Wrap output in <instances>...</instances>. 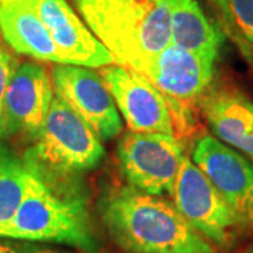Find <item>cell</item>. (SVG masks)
Here are the masks:
<instances>
[{
    "instance_id": "obj_16",
    "label": "cell",
    "mask_w": 253,
    "mask_h": 253,
    "mask_svg": "<svg viewBox=\"0 0 253 253\" xmlns=\"http://www.w3.org/2000/svg\"><path fill=\"white\" fill-rule=\"evenodd\" d=\"M28 176L23 156L0 141V238L23 201Z\"/></svg>"
},
{
    "instance_id": "obj_20",
    "label": "cell",
    "mask_w": 253,
    "mask_h": 253,
    "mask_svg": "<svg viewBox=\"0 0 253 253\" xmlns=\"http://www.w3.org/2000/svg\"><path fill=\"white\" fill-rule=\"evenodd\" d=\"M238 253H253V244H251L249 246H246V248H244L241 252Z\"/></svg>"
},
{
    "instance_id": "obj_12",
    "label": "cell",
    "mask_w": 253,
    "mask_h": 253,
    "mask_svg": "<svg viewBox=\"0 0 253 253\" xmlns=\"http://www.w3.org/2000/svg\"><path fill=\"white\" fill-rule=\"evenodd\" d=\"M214 71V61L170 42L156 56L146 79L152 82L166 100L184 106L204 96Z\"/></svg>"
},
{
    "instance_id": "obj_7",
    "label": "cell",
    "mask_w": 253,
    "mask_h": 253,
    "mask_svg": "<svg viewBox=\"0 0 253 253\" xmlns=\"http://www.w3.org/2000/svg\"><path fill=\"white\" fill-rule=\"evenodd\" d=\"M193 162L214 183L234 211L244 232L253 234V161L221 142L204 135L193 149Z\"/></svg>"
},
{
    "instance_id": "obj_3",
    "label": "cell",
    "mask_w": 253,
    "mask_h": 253,
    "mask_svg": "<svg viewBox=\"0 0 253 253\" xmlns=\"http://www.w3.org/2000/svg\"><path fill=\"white\" fill-rule=\"evenodd\" d=\"M86 26L114 62L146 78L156 56L170 44L166 0H73Z\"/></svg>"
},
{
    "instance_id": "obj_17",
    "label": "cell",
    "mask_w": 253,
    "mask_h": 253,
    "mask_svg": "<svg viewBox=\"0 0 253 253\" xmlns=\"http://www.w3.org/2000/svg\"><path fill=\"white\" fill-rule=\"evenodd\" d=\"M225 36L253 62V0H210Z\"/></svg>"
},
{
    "instance_id": "obj_8",
    "label": "cell",
    "mask_w": 253,
    "mask_h": 253,
    "mask_svg": "<svg viewBox=\"0 0 253 253\" xmlns=\"http://www.w3.org/2000/svg\"><path fill=\"white\" fill-rule=\"evenodd\" d=\"M55 97L52 76L42 65L21 63L0 107V141L34 138L42 128Z\"/></svg>"
},
{
    "instance_id": "obj_5",
    "label": "cell",
    "mask_w": 253,
    "mask_h": 253,
    "mask_svg": "<svg viewBox=\"0 0 253 253\" xmlns=\"http://www.w3.org/2000/svg\"><path fill=\"white\" fill-rule=\"evenodd\" d=\"M172 197L183 217L221 251L231 249L244 232L214 183L187 156H184L174 181Z\"/></svg>"
},
{
    "instance_id": "obj_15",
    "label": "cell",
    "mask_w": 253,
    "mask_h": 253,
    "mask_svg": "<svg viewBox=\"0 0 253 253\" xmlns=\"http://www.w3.org/2000/svg\"><path fill=\"white\" fill-rule=\"evenodd\" d=\"M170 11V42L217 62L225 33L200 7L197 0H166Z\"/></svg>"
},
{
    "instance_id": "obj_13",
    "label": "cell",
    "mask_w": 253,
    "mask_h": 253,
    "mask_svg": "<svg viewBox=\"0 0 253 253\" xmlns=\"http://www.w3.org/2000/svg\"><path fill=\"white\" fill-rule=\"evenodd\" d=\"M201 110L215 138L253 161V100L234 89L207 90Z\"/></svg>"
},
{
    "instance_id": "obj_11",
    "label": "cell",
    "mask_w": 253,
    "mask_h": 253,
    "mask_svg": "<svg viewBox=\"0 0 253 253\" xmlns=\"http://www.w3.org/2000/svg\"><path fill=\"white\" fill-rule=\"evenodd\" d=\"M44 23L68 65L103 68L114 58L66 0H27Z\"/></svg>"
},
{
    "instance_id": "obj_4",
    "label": "cell",
    "mask_w": 253,
    "mask_h": 253,
    "mask_svg": "<svg viewBox=\"0 0 253 253\" xmlns=\"http://www.w3.org/2000/svg\"><path fill=\"white\" fill-rule=\"evenodd\" d=\"M31 141L23 161L40 180L79 177L96 169L106 155L99 135L58 94L44 126Z\"/></svg>"
},
{
    "instance_id": "obj_10",
    "label": "cell",
    "mask_w": 253,
    "mask_h": 253,
    "mask_svg": "<svg viewBox=\"0 0 253 253\" xmlns=\"http://www.w3.org/2000/svg\"><path fill=\"white\" fill-rule=\"evenodd\" d=\"M101 78L131 131L174 135L168 100L152 82L121 65H107L101 71Z\"/></svg>"
},
{
    "instance_id": "obj_14",
    "label": "cell",
    "mask_w": 253,
    "mask_h": 253,
    "mask_svg": "<svg viewBox=\"0 0 253 253\" xmlns=\"http://www.w3.org/2000/svg\"><path fill=\"white\" fill-rule=\"evenodd\" d=\"M0 33L16 52L68 65L54 38L27 0H0Z\"/></svg>"
},
{
    "instance_id": "obj_1",
    "label": "cell",
    "mask_w": 253,
    "mask_h": 253,
    "mask_svg": "<svg viewBox=\"0 0 253 253\" xmlns=\"http://www.w3.org/2000/svg\"><path fill=\"white\" fill-rule=\"evenodd\" d=\"M99 212L110 238L126 253H219L161 196L114 187L101 196Z\"/></svg>"
},
{
    "instance_id": "obj_2",
    "label": "cell",
    "mask_w": 253,
    "mask_h": 253,
    "mask_svg": "<svg viewBox=\"0 0 253 253\" xmlns=\"http://www.w3.org/2000/svg\"><path fill=\"white\" fill-rule=\"evenodd\" d=\"M89 203V190L81 177L45 181L30 173L23 201L1 238L101 253Z\"/></svg>"
},
{
    "instance_id": "obj_6",
    "label": "cell",
    "mask_w": 253,
    "mask_h": 253,
    "mask_svg": "<svg viewBox=\"0 0 253 253\" xmlns=\"http://www.w3.org/2000/svg\"><path fill=\"white\" fill-rule=\"evenodd\" d=\"M186 155L174 135L131 131L120 139L117 159L134 189L154 196H172Z\"/></svg>"
},
{
    "instance_id": "obj_19",
    "label": "cell",
    "mask_w": 253,
    "mask_h": 253,
    "mask_svg": "<svg viewBox=\"0 0 253 253\" xmlns=\"http://www.w3.org/2000/svg\"><path fill=\"white\" fill-rule=\"evenodd\" d=\"M18 66L20 63L17 58L4 46L0 45V107L6 96V91L9 89L10 82L13 79L14 73L17 72Z\"/></svg>"
},
{
    "instance_id": "obj_9",
    "label": "cell",
    "mask_w": 253,
    "mask_h": 253,
    "mask_svg": "<svg viewBox=\"0 0 253 253\" xmlns=\"http://www.w3.org/2000/svg\"><path fill=\"white\" fill-rule=\"evenodd\" d=\"M51 76L55 94L62 97L100 139H113L121 132L120 111L101 75L86 66L56 63Z\"/></svg>"
},
{
    "instance_id": "obj_18",
    "label": "cell",
    "mask_w": 253,
    "mask_h": 253,
    "mask_svg": "<svg viewBox=\"0 0 253 253\" xmlns=\"http://www.w3.org/2000/svg\"><path fill=\"white\" fill-rule=\"evenodd\" d=\"M0 253H68L49 244L0 238Z\"/></svg>"
}]
</instances>
